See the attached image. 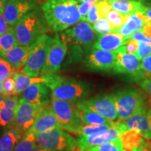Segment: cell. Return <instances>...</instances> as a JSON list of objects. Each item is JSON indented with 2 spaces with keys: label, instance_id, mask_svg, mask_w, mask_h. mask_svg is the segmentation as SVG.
Masks as SVG:
<instances>
[{
  "label": "cell",
  "instance_id": "cell-1",
  "mask_svg": "<svg viewBox=\"0 0 151 151\" xmlns=\"http://www.w3.org/2000/svg\"><path fill=\"white\" fill-rule=\"evenodd\" d=\"M77 0H46L42 6L50 29L58 33L81 21Z\"/></svg>",
  "mask_w": 151,
  "mask_h": 151
},
{
  "label": "cell",
  "instance_id": "cell-2",
  "mask_svg": "<svg viewBox=\"0 0 151 151\" xmlns=\"http://www.w3.org/2000/svg\"><path fill=\"white\" fill-rule=\"evenodd\" d=\"M17 39L20 46H29L49 31L42 7L37 6L24 16L14 27Z\"/></svg>",
  "mask_w": 151,
  "mask_h": 151
},
{
  "label": "cell",
  "instance_id": "cell-3",
  "mask_svg": "<svg viewBox=\"0 0 151 151\" xmlns=\"http://www.w3.org/2000/svg\"><path fill=\"white\" fill-rule=\"evenodd\" d=\"M98 35L92 24L87 21H80L71 29L62 34V40L67 46V52H70L71 59L79 60L83 52L92 48Z\"/></svg>",
  "mask_w": 151,
  "mask_h": 151
},
{
  "label": "cell",
  "instance_id": "cell-4",
  "mask_svg": "<svg viewBox=\"0 0 151 151\" xmlns=\"http://www.w3.org/2000/svg\"><path fill=\"white\" fill-rule=\"evenodd\" d=\"M41 77L51 90V99L76 102L90 92L88 84L83 81L66 79L58 73Z\"/></svg>",
  "mask_w": 151,
  "mask_h": 151
},
{
  "label": "cell",
  "instance_id": "cell-5",
  "mask_svg": "<svg viewBox=\"0 0 151 151\" xmlns=\"http://www.w3.org/2000/svg\"><path fill=\"white\" fill-rule=\"evenodd\" d=\"M50 106L62 129L77 134L84 124L81 120L80 111L76 102L51 99Z\"/></svg>",
  "mask_w": 151,
  "mask_h": 151
},
{
  "label": "cell",
  "instance_id": "cell-6",
  "mask_svg": "<svg viewBox=\"0 0 151 151\" xmlns=\"http://www.w3.org/2000/svg\"><path fill=\"white\" fill-rule=\"evenodd\" d=\"M36 142L46 151H80L76 139L62 128L36 134Z\"/></svg>",
  "mask_w": 151,
  "mask_h": 151
},
{
  "label": "cell",
  "instance_id": "cell-7",
  "mask_svg": "<svg viewBox=\"0 0 151 151\" xmlns=\"http://www.w3.org/2000/svg\"><path fill=\"white\" fill-rule=\"evenodd\" d=\"M52 39L53 37L44 35L32 44L22 70L24 74L31 77L40 76L51 47Z\"/></svg>",
  "mask_w": 151,
  "mask_h": 151
},
{
  "label": "cell",
  "instance_id": "cell-8",
  "mask_svg": "<svg viewBox=\"0 0 151 151\" xmlns=\"http://www.w3.org/2000/svg\"><path fill=\"white\" fill-rule=\"evenodd\" d=\"M79 110H89L101 114L111 121L118 119L115 94H100L90 99L76 101Z\"/></svg>",
  "mask_w": 151,
  "mask_h": 151
},
{
  "label": "cell",
  "instance_id": "cell-9",
  "mask_svg": "<svg viewBox=\"0 0 151 151\" xmlns=\"http://www.w3.org/2000/svg\"><path fill=\"white\" fill-rule=\"evenodd\" d=\"M118 113V120L125 121L139 109L145 107V99L137 89H126L115 94Z\"/></svg>",
  "mask_w": 151,
  "mask_h": 151
},
{
  "label": "cell",
  "instance_id": "cell-10",
  "mask_svg": "<svg viewBox=\"0 0 151 151\" xmlns=\"http://www.w3.org/2000/svg\"><path fill=\"white\" fill-rule=\"evenodd\" d=\"M128 130L123 122L116 121L115 124L104 132L90 136L78 134L76 141L80 151H87L92 147L103 143L116 141L120 137L124 132Z\"/></svg>",
  "mask_w": 151,
  "mask_h": 151
},
{
  "label": "cell",
  "instance_id": "cell-11",
  "mask_svg": "<svg viewBox=\"0 0 151 151\" xmlns=\"http://www.w3.org/2000/svg\"><path fill=\"white\" fill-rule=\"evenodd\" d=\"M117 59L113 70L117 73H125L132 76L134 80L138 83L143 79L141 70V60L135 53H129L126 50V45L116 50Z\"/></svg>",
  "mask_w": 151,
  "mask_h": 151
},
{
  "label": "cell",
  "instance_id": "cell-12",
  "mask_svg": "<svg viewBox=\"0 0 151 151\" xmlns=\"http://www.w3.org/2000/svg\"><path fill=\"white\" fill-rule=\"evenodd\" d=\"M67 53V45L60 39L58 35H56L52 39L51 47L48 52L46 63L41 70L40 77L58 73L61 68Z\"/></svg>",
  "mask_w": 151,
  "mask_h": 151
},
{
  "label": "cell",
  "instance_id": "cell-13",
  "mask_svg": "<svg viewBox=\"0 0 151 151\" xmlns=\"http://www.w3.org/2000/svg\"><path fill=\"white\" fill-rule=\"evenodd\" d=\"M43 106L34 105L20 97L16 111L13 127L25 133L33 125L39 111Z\"/></svg>",
  "mask_w": 151,
  "mask_h": 151
},
{
  "label": "cell",
  "instance_id": "cell-14",
  "mask_svg": "<svg viewBox=\"0 0 151 151\" xmlns=\"http://www.w3.org/2000/svg\"><path fill=\"white\" fill-rule=\"evenodd\" d=\"M116 59V51H106L92 48L86 58V65L90 70L109 71L113 69Z\"/></svg>",
  "mask_w": 151,
  "mask_h": 151
},
{
  "label": "cell",
  "instance_id": "cell-15",
  "mask_svg": "<svg viewBox=\"0 0 151 151\" xmlns=\"http://www.w3.org/2000/svg\"><path fill=\"white\" fill-rule=\"evenodd\" d=\"M37 6V0H7L4 16L9 26L15 27L24 16Z\"/></svg>",
  "mask_w": 151,
  "mask_h": 151
},
{
  "label": "cell",
  "instance_id": "cell-16",
  "mask_svg": "<svg viewBox=\"0 0 151 151\" xmlns=\"http://www.w3.org/2000/svg\"><path fill=\"white\" fill-rule=\"evenodd\" d=\"M50 88L43 82L34 83L22 93L21 98L30 104L37 106H46L50 104L51 92Z\"/></svg>",
  "mask_w": 151,
  "mask_h": 151
},
{
  "label": "cell",
  "instance_id": "cell-17",
  "mask_svg": "<svg viewBox=\"0 0 151 151\" xmlns=\"http://www.w3.org/2000/svg\"><path fill=\"white\" fill-rule=\"evenodd\" d=\"M58 128H61V125L49 104L41 107L33 125L29 129L35 134H38Z\"/></svg>",
  "mask_w": 151,
  "mask_h": 151
},
{
  "label": "cell",
  "instance_id": "cell-18",
  "mask_svg": "<svg viewBox=\"0 0 151 151\" xmlns=\"http://www.w3.org/2000/svg\"><path fill=\"white\" fill-rule=\"evenodd\" d=\"M127 129H134L140 133L146 140L150 139L148 111L146 107L139 109L127 120L123 122Z\"/></svg>",
  "mask_w": 151,
  "mask_h": 151
},
{
  "label": "cell",
  "instance_id": "cell-19",
  "mask_svg": "<svg viewBox=\"0 0 151 151\" xmlns=\"http://www.w3.org/2000/svg\"><path fill=\"white\" fill-rule=\"evenodd\" d=\"M129 40L118 33L112 32L104 35H98L92 48L106 51H116L120 47L127 45Z\"/></svg>",
  "mask_w": 151,
  "mask_h": 151
},
{
  "label": "cell",
  "instance_id": "cell-20",
  "mask_svg": "<svg viewBox=\"0 0 151 151\" xmlns=\"http://www.w3.org/2000/svg\"><path fill=\"white\" fill-rule=\"evenodd\" d=\"M148 20V18L141 12H137L129 15L124 24L117 30L116 33L120 34L126 39H130L132 34L143 29Z\"/></svg>",
  "mask_w": 151,
  "mask_h": 151
},
{
  "label": "cell",
  "instance_id": "cell-21",
  "mask_svg": "<svg viewBox=\"0 0 151 151\" xmlns=\"http://www.w3.org/2000/svg\"><path fill=\"white\" fill-rule=\"evenodd\" d=\"M32 46H24L19 45L11 48L2 56V58L6 60L16 70L23 69L27 57L32 48Z\"/></svg>",
  "mask_w": 151,
  "mask_h": 151
},
{
  "label": "cell",
  "instance_id": "cell-22",
  "mask_svg": "<svg viewBox=\"0 0 151 151\" xmlns=\"http://www.w3.org/2000/svg\"><path fill=\"white\" fill-rule=\"evenodd\" d=\"M113 10L128 16L137 12L143 13L144 4L139 0H108Z\"/></svg>",
  "mask_w": 151,
  "mask_h": 151
},
{
  "label": "cell",
  "instance_id": "cell-23",
  "mask_svg": "<svg viewBox=\"0 0 151 151\" xmlns=\"http://www.w3.org/2000/svg\"><path fill=\"white\" fill-rule=\"evenodd\" d=\"M120 139L124 151H130L136 148L148 145V141L145 140V138L140 133L134 129L124 132L120 136Z\"/></svg>",
  "mask_w": 151,
  "mask_h": 151
},
{
  "label": "cell",
  "instance_id": "cell-24",
  "mask_svg": "<svg viewBox=\"0 0 151 151\" xmlns=\"http://www.w3.org/2000/svg\"><path fill=\"white\" fill-rule=\"evenodd\" d=\"M24 134L16 128H9L0 137V151H14Z\"/></svg>",
  "mask_w": 151,
  "mask_h": 151
},
{
  "label": "cell",
  "instance_id": "cell-25",
  "mask_svg": "<svg viewBox=\"0 0 151 151\" xmlns=\"http://www.w3.org/2000/svg\"><path fill=\"white\" fill-rule=\"evenodd\" d=\"M17 71L18 70H15L11 76L14 78L16 83L13 96L22 94L31 85L43 82V79L41 77H31Z\"/></svg>",
  "mask_w": 151,
  "mask_h": 151
},
{
  "label": "cell",
  "instance_id": "cell-26",
  "mask_svg": "<svg viewBox=\"0 0 151 151\" xmlns=\"http://www.w3.org/2000/svg\"><path fill=\"white\" fill-rule=\"evenodd\" d=\"M19 45L14 27L9 26L6 32L0 36V57L2 58L7 51Z\"/></svg>",
  "mask_w": 151,
  "mask_h": 151
},
{
  "label": "cell",
  "instance_id": "cell-27",
  "mask_svg": "<svg viewBox=\"0 0 151 151\" xmlns=\"http://www.w3.org/2000/svg\"><path fill=\"white\" fill-rule=\"evenodd\" d=\"M80 116L83 123L86 125L93 124H112L114 121H111L99 113L89 110H79Z\"/></svg>",
  "mask_w": 151,
  "mask_h": 151
},
{
  "label": "cell",
  "instance_id": "cell-28",
  "mask_svg": "<svg viewBox=\"0 0 151 151\" xmlns=\"http://www.w3.org/2000/svg\"><path fill=\"white\" fill-rule=\"evenodd\" d=\"M37 147L36 134L29 129L25 132L21 140L16 145L14 151H32Z\"/></svg>",
  "mask_w": 151,
  "mask_h": 151
},
{
  "label": "cell",
  "instance_id": "cell-29",
  "mask_svg": "<svg viewBox=\"0 0 151 151\" xmlns=\"http://www.w3.org/2000/svg\"><path fill=\"white\" fill-rule=\"evenodd\" d=\"M16 111L3 107L0 109V128H11L14 123Z\"/></svg>",
  "mask_w": 151,
  "mask_h": 151
},
{
  "label": "cell",
  "instance_id": "cell-30",
  "mask_svg": "<svg viewBox=\"0 0 151 151\" xmlns=\"http://www.w3.org/2000/svg\"><path fill=\"white\" fill-rule=\"evenodd\" d=\"M127 17L128 16H124V15L121 14L118 11L113 10V9H112L109 13V14L106 16V18L109 20V22H110L111 26H112L113 33H116L117 30L123 25L124 22L127 20Z\"/></svg>",
  "mask_w": 151,
  "mask_h": 151
},
{
  "label": "cell",
  "instance_id": "cell-31",
  "mask_svg": "<svg viewBox=\"0 0 151 151\" xmlns=\"http://www.w3.org/2000/svg\"><path fill=\"white\" fill-rule=\"evenodd\" d=\"M115 122L116 121L113 122L112 124H93V125H86V124H84L79 130L77 135L81 134L83 136H90L94 134L99 133V132H104L113 127L115 124Z\"/></svg>",
  "mask_w": 151,
  "mask_h": 151
},
{
  "label": "cell",
  "instance_id": "cell-32",
  "mask_svg": "<svg viewBox=\"0 0 151 151\" xmlns=\"http://www.w3.org/2000/svg\"><path fill=\"white\" fill-rule=\"evenodd\" d=\"M87 151H124L120 138L116 141L92 147Z\"/></svg>",
  "mask_w": 151,
  "mask_h": 151
},
{
  "label": "cell",
  "instance_id": "cell-33",
  "mask_svg": "<svg viewBox=\"0 0 151 151\" xmlns=\"http://www.w3.org/2000/svg\"><path fill=\"white\" fill-rule=\"evenodd\" d=\"M92 27L98 35H107L113 32L112 26L106 18H100L97 22L92 24Z\"/></svg>",
  "mask_w": 151,
  "mask_h": 151
},
{
  "label": "cell",
  "instance_id": "cell-34",
  "mask_svg": "<svg viewBox=\"0 0 151 151\" xmlns=\"http://www.w3.org/2000/svg\"><path fill=\"white\" fill-rule=\"evenodd\" d=\"M16 70L6 60L0 57V82H3L12 76Z\"/></svg>",
  "mask_w": 151,
  "mask_h": 151
},
{
  "label": "cell",
  "instance_id": "cell-35",
  "mask_svg": "<svg viewBox=\"0 0 151 151\" xmlns=\"http://www.w3.org/2000/svg\"><path fill=\"white\" fill-rule=\"evenodd\" d=\"M135 55L140 60H142L151 55V44L146 42H139Z\"/></svg>",
  "mask_w": 151,
  "mask_h": 151
},
{
  "label": "cell",
  "instance_id": "cell-36",
  "mask_svg": "<svg viewBox=\"0 0 151 151\" xmlns=\"http://www.w3.org/2000/svg\"><path fill=\"white\" fill-rule=\"evenodd\" d=\"M97 9L100 18H106L113 8L108 0H99L97 3Z\"/></svg>",
  "mask_w": 151,
  "mask_h": 151
},
{
  "label": "cell",
  "instance_id": "cell-37",
  "mask_svg": "<svg viewBox=\"0 0 151 151\" xmlns=\"http://www.w3.org/2000/svg\"><path fill=\"white\" fill-rule=\"evenodd\" d=\"M97 2H82L79 3L78 5V11L80 13L81 21H86L87 16H88V13L92 6L95 5Z\"/></svg>",
  "mask_w": 151,
  "mask_h": 151
},
{
  "label": "cell",
  "instance_id": "cell-38",
  "mask_svg": "<svg viewBox=\"0 0 151 151\" xmlns=\"http://www.w3.org/2000/svg\"><path fill=\"white\" fill-rule=\"evenodd\" d=\"M141 70L143 78H151V55L141 62Z\"/></svg>",
  "mask_w": 151,
  "mask_h": 151
},
{
  "label": "cell",
  "instance_id": "cell-39",
  "mask_svg": "<svg viewBox=\"0 0 151 151\" xmlns=\"http://www.w3.org/2000/svg\"><path fill=\"white\" fill-rule=\"evenodd\" d=\"M15 80L12 76L3 81L4 94L6 96H13V92L15 88Z\"/></svg>",
  "mask_w": 151,
  "mask_h": 151
},
{
  "label": "cell",
  "instance_id": "cell-40",
  "mask_svg": "<svg viewBox=\"0 0 151 151\" xmlns=\"http://www.w3.org/2000/svg\"><path fill=\"white\" fill-rule=\"evenodd\" d=\"M20 98L18 95L14 96H6L4 99V106L6 108L16 111L19 104Z\"/></svg>",
  "mask_w": 151,
  "mask_h": 151
},
{
  "label": "cell",
  "instance_id": "cell-41",
  "mask_svg": "<svg viewBox=\"0 0 151 151\" xmlns=\"http://www.w3.org/2000/svg\"><path fill=\"white\" fill-rule=\"evenodd\" d=\"M100 19V17L98 14L97 9V4L95 5H94L90 9L89 13H88V16H87L86 21L89 23L93 24L95 23L96 22H97Z\"/></svg>",
  "mask_w": 151,
  "mask_h": 151
},
{
  "label": "cell",
  "instance_id": "cell-42",
  "mask_svg": "<svg viewBox=\"0 0 151 151\" xmlns=\"http://www.w3.org/2000/svg\"><path fill=\"white\" fill-rule=\"evenodd\" d=\"M130 39H134V40L139 41V42H146L151 44V39L146 37L142 30H139V31L135 32L134 33L132 34Z\"/></svg>",
  "mask_w": 151,
  "mask_h": 151
},
{
  "label": "cell",
  "instance_id": "cell-43",
  "mask_svg": "<svg viewBox=\"0 0 151 151\" xmlns=\"http://www.w3.org/2000/svg\"><path fill=\"white\" fill-rule=\"evenodd\" d=\"M141 88L151 97V78H145L138 82Z\"/></svg>",
  "mask_w": 151,
  "mask_h": 151
},
{
  "label": "cell",
  "instance_id": "cell-44",
  "mask_svg": "<svg viewBox=\"0 0 151 151\" xmlns=\"http://www.w3.org/2000/svg\"><path fill=\"white\" fill-rule=\"evenodd\" d=\"M138 45H139V41L134 40V39H130L126 45L127 52L129 53H135L137 50Z\"/></svg>",
  "mask_w": 151,
  "mask_h": 151
},
{
  "label": "cell",
  "instance_id": "cell-45",
  "mask_svg": "<svg viewBox=\"0 0 151 151\" xmlns=\"http://www.w3.org/2000/svg\"><path fill=\"white\" fill-rule=\"evenodd\" d=\"M9 27V25L7 23L6 20L3 14L0 13V36L3 35L6 32Z\"/></svg>",
  "mask_w": 151,
  "mask_h": 151
},
{
  "label": "cell",
  "instance_id": "cell-46",
  "mask_svg": "<svg viewBox=\"0 0 151 151\" xmlns=\"http://www.w3.org/2000/svg\"><path fill=\"white\" fill-rule=\"evenodd\" d=\"M142 32L149 39H151V21L150 20H148L146 22V24L143 26V29H141Z\"/></svg>",
  "mask_w": 151,
  "mask_h": 151
},
{
  "label": "cell",
  "instance_id": "cell-47",
  "mask_svg": "<svg viewBox=\"0 0 151 151\" xmlns=\"http://www.w3.org/2000/svg\"><path fill=\"white\" fill-rule=\"evenodd\" d=\"M143 14H144L145 16L148 18V20H150L151 21V6H145Z\"/></svg>",
  "mask_w": 151,
  "mask_h": 151
},
{
  "label": "cell",
  "instance_id": "cell-48",
  "mask_svg": "<svg viewBox=\"0 0 151 151\" xmlns=\"http://www.w3.org/2000/svg\"><path fill=\"white\" fill-rule=\"evenodd\" d=\"M7 0H0V13L3 14Z\"/></svg>",
  "mask_w": 151,
  "mask_h": 151
},
{
  "label": "cell",
  "instance_id": "cell-49",
  "mask_svg": "<svg viewBox=\"0 0 151 151\" xmlns=\"http://www.w3.org/2000/svg\"><path fill=\"white\" fill-rule=\"evenodd\" d=\"M148 122H149V130H150V139L148 141L151 140V108L148 111Z\"/></svg>",
  "mask_w": 151,
  "mask_h": 151
},
{
  "label": "cell",
  "instance_id": "cell-50",
  "mask_svg": "<svg viewBox=\"0 0 151 151\" xmlns=\"http://www.w3.org/2000/svg\"><path fill=\"white\" fill-rule=\"evenodd\" d=\"M79 3L82 2H97V1H99V0H77Z\"/></svg>",
  "mask_w": 151,
  "mask_h": 151
},
{
  "label": "cell",
  "instance_id": "cell-51",
  "mask_svg": "<svg viewBox=\"0 0 151 151\" xmlns=\"http://www.w3.org/2000/svg\"><path fill=\"white\" fill-rule=\"evenodd\" d=\"M148 146V145H147ZM146 146H142V147H139V148H136L134 149H133V150H130V151H143V148H145Z\"/></svg>",
  "mask_w": 151,
  "mask_h": 151
},
{
  "label": "cell",
  "instance_id": "cell-52",
  "mask_svg": "<svg viewBox=\"0 0 151 151\" xmlns=\"http://www.w3.org/2000/svg\"><path fill=\"white\" fill-rule=\"evenodd\" d=\"M6 97V96L4 95V94H1L0 93V103H1L2 101H4V100L5 99V98Z\"/></svg>",
  "mask_w": 151,
  "mask_h": 151
},
{
  "label": "cell",
  "instance_id": "cell-53",
  "mask_svg": "<svg viewBox=\"0 0 151 151\" xmlns=\"http://www.w3.org/2000/svg\"><path fill=\"white\" fill-rule=\"evenodd\" d=\"M0 93L4 94V90H3V82H0ZM5 95V94H4Z\"/></svg>",
  "mask_w": 151,
  "mask_h": 151
},
{
  "label": "cell",
  "instance_id": "cell-54",
  "mask_svg": "<svg viewBox=\"0 0 151 151\" xmlns=\"http://www.w3.org/2000/svg\"><path fill=\"white\" fill-rule=\"evenodd\" d=\"M143 151H151V147L149 146V145H148V146H146L144 148H143Z\"/></svg>",
  "mask_w": 151,
  "mask_h": 151
},
{
  "label": "cell",
  "instance_id": "cell-55",
  "mask_svg": "<svg viewBox=\"0 0 151 151\" xmlns=\"http://www.w3.org/2000/svg\"><path fill=\"white\" fill-rule=\"evenodd\" d=\"M32 151H46V150H44V149H42L41 148H39V147H37L35 149H34Z\"/></svg>",
  "mask_w": 151,
  "mask_h": 151
},
{
  "label": "cell",
  "instance_id": "cell-56",
  "mask_svg": "<svg viewBox=\"0 0 151 151\" xmlns=\"http://www.w3.org/2000/svg\"><path fill=\"white\" fill-rule=\"evenodd\" d=\"M147 141H148V143L149 146H150L151 147V140H150V141H148V140H147Z\"/></svg>",
  "mask_w": 151,
  "mask_h": 151
}]
</instances>
